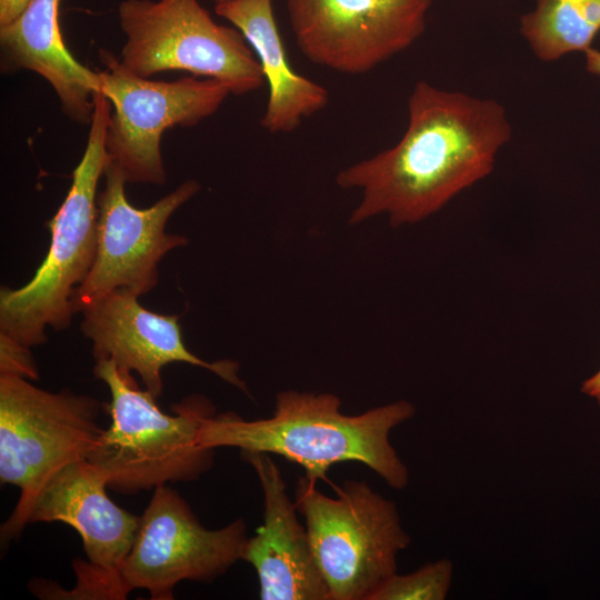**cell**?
Segmentation results:
<instances>
[{
	"instance_id": "30bf717a",
	"label": "cell",
	"mask_w": 600,
	"mask_h": 600,
	"mask_svg": "<svg viewBox=\"0 0 600 600\" xmlns=\"http://www.w3.org/2000/svg\"><path fill=\"white\" fill-rule=\"evenodd\" d=\"M248 538L242 518L209 530L176 490L158 486L120 568L122 591L126 598L143 589L152 600H172L180 581L210 582L242 560Z\"/></svg>"
},
{
	"instance_id": "6da1fadb",
	"label": "cell",
	"mask_w": 600,
	"mask_h": 600,
	"mask_svg": "<svg viewBox=\"0 0 600 600\" xmlns=\"http://www.w3.org/2000/svg\"><path fill=\"white\" fill-rule=\"evenodd\" d=\"M511 134L498 101L418 81L401 139L336 177L339 187L361 191L349 223L387 214L398 227L428 218L489 176Z\"/></svg>"
},
{
	"instance_id": "5b68a950",
	"label": "cell",
	"mask_w": 600,
	"mask_h": 600,
	"mask_svg": "<svg viewBox=\"0 0 600 600\" xmlns=\"http://www.w3.org/2000/svg\"><path fill=\"white\" fill-rule=\"evenodd\" d=\"M336 498L298 479L294 502L304 520L328 600H369L397 572V557L410 543L396 503L364 480L332 484Z\"/></svg>"
},
{
	"instance_id": "2e32d148",
	"label": "cell",
	"mask_w": 600,
	"mask_h": 600,
	"mask_svg": "<svg viewBox=\"0 0 600 600\" xmlns=\"http://www.w3.org/2000/svg\"><path fill=\"white\" fill-rule=\"evenodd\" d=\"M247 39L260 62L269 88L261 127L270 133H290L329 103L328 90L296 72L288 61L272 0H232L214 6Z\"/></svg>"
},
{
	"instance_id": "9c48e42d",
	"label": "cell",
	"mask_w": 600,
	"mask_h": 600,
	"mask_svg": "<svg viewBox=\"0 0 600 600\" xmlns=\"http://www.w3.org/2000/svg\"><path fill=\"white\" fill-rule=\"evenodd\" d=\"M101 92L112 112L107 131L108 161L127 182L161 186L167 176L160 151L162 133L191 127L213 114L231 94L218 80L183 77L154 81L128 71L110 51L100 49Z\"/></svg>"
},
{
	"instance_id": "9a60e30c",
	"label": "cell",
	"mask_w": 600,
	"mask_h": 600,
	"mask_svg": "<svg viewBox=\"0 0 600 600\" xmlns=\"http://www.w3.org/2000/svg\"><path fill=\"white\" fill-rule=\"evenodd\" d=\"M60 0H31L11 22L0 27L1 69L30 70L43 77L73 121L90 123L99 72L81 64L64 44L59 22Z\"/></svg>"
},
{
	"instance_id": "277c9868",
	"label": "cell",
	"mask_w": 600,
	"mask_h": 600,
	"mask_svg": "<svg viewBox=\"0 0 600 600\" xmlns=\"http://www.w3.org/2000/svg\"><path fill=\"white\" fill-rule=\"evenodd\" d=\"M94 108L84 153L72 174L70 190L47 222L51 232L48 253L33 278L19 289L0 291V334L32 348L47 341L46 329H67L71 296L90 272L97 251V189L108 161L107 131L112 112L101 92Z\"/></svg>"
},
{
	"instance_id": "52a82bcc",
	"label": "cell",
	"mask_w": 600,
	"mask_h": 600,
	"mask_svg": "<svg viewBox=\"0 0 600 600\" xmlns=\"http://www.w3.org/2000/svg\"><path fill=\"white\" fill-rule=\"evenodd\" d=\"M102 403L68 389L50 392L20 376L0 373V481L20 490V513L66 464L88 459L102 428Z\"/></svg>"
},
{
	"instance_id": "603a6c76",
	"label": "cell",
	"mask_w": 600,
	"mask_h": 600,
	"mask_svg": "<svg viewBox=\"0 0 600 600\" xmlns=\"http://www.w3.org/2000/svg\"><path fill=\"white\" fill-rule=\"evenodd\" d=\"M216 4H220V3H226V2H230L232 0H212Z\"/></svg>"
},
{
	"instance_id": "ba28073f",
	"label": "cell",
	"mask_w": 600,
	"mask_h": 600,
	"mask_svg": "<svg viewBox=\"0 0 600 600\" xmlns=\"http://www.w3.org/2000/svg\"><path fill=\"white\" fill-rule=\"evenodd\" d=\"M107 473L88 459L70 462L52 474L18 514L1 526V542L19 537L27 524L59 521L80 534L88 561H73L76 588L71 599H126L119 571L127 558L140 517L107 494Z\"/></svg>"
},
{
	"instance_id": "7402d4cb",
	"label": "cell",
	"mask_w": 600,
	"mask_h": 600,
	"mask_svg": "<svg viewBox=\"0 0 600 600\" xmlns=\"http://www.w3.org/2000/svg\"><path fill=\"white\" fill-rule=\"evenodd\" d=\"M583 54L586 70L593 76L600 77V50L590 48Z\"/></svg>"
},
{
	"instance_id": "ac0fdd59",
	"label": "cell",
	"mask_w": 600,
	"mask_h": 600,
	"mask_svg": "<svg viewBox=\"0 0 600 600\" xmlns=\"http://www.w3.org/2000/svg\"><path fill=\"white\" fill-rule=\"evenodd\" d=\"M453 563L439 559L407 573L387 578L369 600H443L450 589Z\"/></svg>"
},
{
	"instance_id": "5bb4252c",
	"label": "cell",
	"mask_w": 600,
	"mask_h": 600,
	"mask_svg": "<svg viewBox=\"0 0 600 600\" xmlns=\"http://www.w3.org/2000/svg\"><path fill=\"white\" fill-rule=\"evenodd\" d=\"M254 469L263 494V522L248 538L242 560L257 572L261 600H328L307 527L297 516L281 470L264 452H241Z\"/></svg>"
},
{
	"instance_id": "ffe728a7",
	"label": "cell",
	"mask_w": 600,
	"mask_h": 600,
	"mask_svg": "<svg viewBox=\"0 0 600 600\" xmlns=\"http://www.w3.org/2000/svg\"><path fill=\"white\" fill-rule=\"evenodd\" d=\"M31 0H0V27L16 19Z\"/></svg>"
},
{
	"instance_id": "4fadbf2b",
	"label": "cell",
	"mask_w": 600,
	"mask_h": 600,
	"mask_svg": "<svg viewBox=\"0 0 600 600\" xmlns=\"http://www.w3.org/2000/svg\"><path fill=\"white\" fill-rule=\"evenodd\" d=\"M138 296L116 290L82 310L83 336L92 342L96 361L112 360L119 368L136 371L146 389L158 398L163 388L161 370L173 362L204 368L248 393L232 360L208 362L186 347L178 316L152 312Z\"/></svg>"
},
{
	"instance_id": "8992f818",
	"label": "cell",
	"mask_w": 600,
	"mask_h": 600,
	"mask_svg": "<svg viewBox=\"0 0 600 600\" xmlns=\"http://www.w3.org/2000/svg\"><path fill=\"white\" fill-rule=\"evenodd\" d=\"M118 19L126 36L120 63L142 78L187 71L243 96L266 83L244 36L217 23L198 0H123Z\"/></svg>"
},
{
	"instance_id": "3957f363",
	"label": "cell",
	"mask_w": 600,
	"mask_h": 600,
	"mask_svg": "<svg viewBox=\"0 0 600 600\" xmlns=\"http://www.w3.org/2000/svg\"><path fill=\"white\" fill-rule=\"evenodd\" d=\"M96 378L110 391L106 404L111 418L88 460L108 476V487L137 493L167 482H189L208 472L214 449L202 446L199 431L216 412L210 400L193 394L173 404L174 414L161 411L157 398L141 390L131 372L112 360L96 361Z\"/></svg>"
},
{
	"instance_id": "44dd1931",
	"label": "cell",
	"mask_w": 600,
	"mask_h": 600,
	"mask_svg": "<svg viewBox=\"0 0 600 600\" xmlns=\"http://www.w3.org/2000/svg\"><path fill=\"white\" fill-rule=\"evenodd\" d=\"M581 392L600 406V369L582 382Z\"/></svg>"
},
{
	"instance_id": "7c38bea8",
	"label": "cell",
	"mask_w": 600,
	"mask_h": 600,
	"mask_svg": "<svg viewBox=\"0 0 600 600\" xmlns=\"http://www.w3.org/2000/svg\"><path fill=\"white\" fill-rule=\"evenodd\" d=\"M431 0H287L300 51L337 72L362 74L424 32Z\"/></svg>"
},
{
	"instance_id": "d6986e66",
	"label": "cell",
	"mask_w": 600,
	"mask_h": 600,
	"mask_svg": "<svg viewBox=\"0 0 600 600\" xmlns=\"http://www.w3.org/2000/svg\"><path fill=\"white\" fill-rule=\"evenodd\" d=\"M30 349L0 334V373L16 374L29 380L38 379L37 364Z\"/></svg>"
},
{
	"instance_id": "8fae6325",
	"label": "cell",
	"mask_w": 600,
	"mask_h": 600,
	"mask_svg": "<svg viewBox=\"0 0 600 600\" xmlns=\"http://www.w3.org/2000/svg\"><path fill=\"white\" fill-rule=\"evenodd\" d=\"M104 187L97 196V251L90 272L71 296L73 313L116 290L138 297L159 280L158 264L167 252L188 243L184 236L166 232L170 216L199 190L187 180L146 209L134 208L126 197L121 171L107 161Z\"/></svg>"
},
{
	"instance_id": "e0dca14e",
	"label": "cell",
	"mask_w": 600,
	"mask_h": 600,
	"mask_svg": "<svg viewBox=\"0 0 600 600\" xmlns=\"http://www.w3.org/2000/svg\"><path fill=\"white\" fill-rule=\"evenodd\" d=\"M520 32L542 61L584 52L600 32V0H536L520 19Z\"/></svg>"
},
{
	"instance_id": "7a4b0ae2",
	"label": "cell",
	"mask_w": 600,
	"mask_h": 600,
	"mask_svg": "<svg viewBox=\"0 0 600 600\" xmlns=\"http://www.w3.org/2000/svg\"><path fill=\"white\" fill-rule=\"evenodd\" d=\"M340 406L332 393L284 390L277 394L270 418L247 420L234 412L204 418L199 441L212 449L232 447L281 456L300 464L313 483L328 481V470L336 463L359 462L393 489L403 490L409 470L389 436L413 417L414 406L398 400L356 416L342 413Z\"/></svg>"
}]
</instances>
